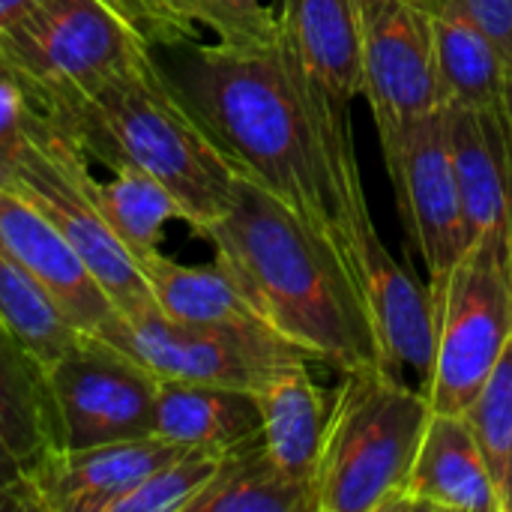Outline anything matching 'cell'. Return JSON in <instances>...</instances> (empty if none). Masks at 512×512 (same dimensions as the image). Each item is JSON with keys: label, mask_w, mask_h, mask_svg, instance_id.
Returning <instances> with one entry per match:
<instances>
[{"label": "cell", "mask_w": 512, "mask_h": 512, "mask_svg": "<svg viewBox=\"0 0 512 512\" xmlns=\"http://www.w3.org/2000/svg\"><path fill=\"white\" fill-rule=\"evenodd\" d=\"M159 69L240 174L333 231L360 180L348 111L321 93L282 33L270 45H189Z\"/></svg>", "instance_id": "obj_1"}, {"label": "cell", "mask_w": 512, "mask_h": 512, "mask_svg": "<svg viewBox=\"0 0 512 512\" xmlns=\"http://www.w3.org/2000/svg\"><path fill=\"white\" fill-rule=\"evenodd\" d=\"M204 237L261 321L315 363L342 375L384 363L333 234L303 219L267 186L237 174L231 207Z\"/></svg>", "instance_id": "obj_2"}, {"label": "cell", "mask_w": 512, "mask_h": 512, "mask_svg": "<svg viewBox=\"0 0 512 512\" xmlns=\"http://www.w3.org/2000/svg\"><path fill=\"white\" fill-rule=\"evenodd\" d=\"M48 117L87 159L156 177L201 237L231 207L240 171L189 114L153 57Z\"/></svg>", "instance_id": "obj_3"}, {"label": "cell", "mask_w": 512, "mask_h": 512, "mask_svg": "<svg viewBox=\"0 0 512 512\" xmlns=\"http://www.w3.org/2000/svg\"><path fill=\"white\" fill-rule=\"evenodd\" d=\"M432 405L402 372L369 363L342 375L315 471L318 512H387L417 459Z\"/></svg>", "instance_id": "obj_4"}, {"label": "cell", "mask_w": 512, "mask_h": 512, "mask_svg": "<svg viewBox=\"0 0 512 512\" xmlns=\"http://www.w3.org/2000/svg\"><path fill=\"white\" fill-rule=\"evenodd\" d=\"M435 306V360L423 393L438 414H462L512 339V258L495 240H474L429 279Z\"/></svg>", "instance_id": "obj_5"}, {"label": "cell", "mask_w": 512, "mask_h": 512, "mask_svg": "<svg viewBox=\"0 0 512 512\" xmlns=\"http://www.w3.org/2000/svg\"><path fill=\"white\" fill-rule=\"evenodd\" d=\"M45 114H63L108 81L147 63L150 42L102 0H39L0 42Z\"/></svg>", "instance_id": "obj_6"}, {"label": "cell", "mask_w": 512, "mask_h": 512, "mask_svg": "<svg viewBox=\"0 0 512 512\" xmlns=\"http://www.w3.org/2000/svg\"><path fill=\"white\" fill-rule=\"evenodd\" d=\"M87 177V153L48 117L3 186L24 195L51 219L120 315H135L153 306L150 285L138 261L126 252L90 201Z\"/></svg>", "instance_id": "obj_7"}, {"label": "cell", "mask_w": 512, "mask_h": 512, "mask_svg": "<svg viewBox=\"0 0 512 512\" xmlns=\"http://www.w3.org/2000/svg\"><path fill=\"white\" fill-rule=\"evenodd\" d=\"M51 447L78 450L153 435L159 378L111 342L81 333L42 366Z\"/></svg>", "instance_id": "obj_8"}, {"label": "cell", "mask_w": 512, "mask_h": 512, "mask_svg": "<svg viewBox=\"0 0 512 512\" xmlns=\"http://www.w3.org/2000/svg\"><path fill=\"white\" fill-rule=\"evenodd\" d=\"M93 336L135 357L159 381H201L261 390L285 366L309 360L273 330L198 327L168 318L156 303L135 312H114Z\"/></svg>", "instance_id": "obj_9"}, {"label": "cell", "mask_w": 512, "mask_h": 512, "mask_svg": "<svg viewBox=\"0 0 512 512\" xmlns=\"http://www.w3.org/2000/svg\"><path fill=\"white\" fill-rule=\"evenodd\" d=\"M330 234L366 303L384 363L396 372L411 366L426 378L435 360L432 291L414 279L384 246L369 216L363 180L348 186L342 213Z\"/></svg>", "instance_id": "obj_10"}, {"label": "cell", "mask_w": 512, "mask_h": 512, "mask_svg": "<svg viewBox=\"0 0 512 512\" xmlns=\"http://www.w3.org/2000/svg\"><path fill=\"white\" fill-rule=\"evenodd\" d=\"M378 135L405 231L420 252L429 279L444 276L468 252V225L444 108Z\"/></svg>", "instance_id": "obj_11"}, {"label": "cell", "mask_w": 512, "mask_h": 512, "mask_svg": "<svg viewBox=\"0 0 512 512\" xmlns=\"http://www.w3.org/2000/svg\"><path fill=\"white\" fill-rule=\"evenodd\" d=\"M363 96L378 132L441 108L429 0H357Z\"/></svg>", "instance_id": "obj_12"}, {"label": "cell", "mask_w": 512, "mask_h": 512, "mask_svg": "<svg viewBox=\"0 0 512 512\" xmlns=\"http://www.w3.org/2000/svg\"><path fill=\"white\" fill-rule=\"evenodd\" d=\"M183 453V447L156 435L78 450L48 447L21 474L18 510L108 512L120 495Z\"/></svg>", "instance_id": "obj_13"}, {"label": "cell", "mask_w": 512, "mask_h": 512, "mask_svg": "<svg viewBox=\"0 0 512 512\" xmlns=\"http://www.w3.org/2000/svg\"><path fill=\"white\" fill-rule=\"evenodd\" d=\"M468 246L495 240L512 258V126L504 108H444Z\"/></svg>", "instance_id": "obj_14"}, {"label": "cell", "mask_w": 512, "mask_h": 512, "mask_svg": "<svg viewBox=\"0 0 512 512\" xmlns=\"http://www.w3.org/2000/svg\"><path fill=\"white\" fill-rule=\"evenodd\" d=\"M0 246L30 273L81 333H96L117 309L51 219L0 183Z\"/></svg>", "instance_id": "obj_15"}, {"label": "cell", "mask_w": 512, "mask_h": 512, "mask_svg": "<svg viewBox=\"0 0 512 512\" xmlns=\"http://www.w3.org/2000/svg\"><path fill=\"white\" fill-rule=\"evenodd\" d=\"M504 512L489 462L462 414L432 411L411 474L387 512Z\"/></svg>", "instance_id": "obj_16"}, {"label": "cell", "mask_w": 512, "mask_h": 512, "mask_svg": "<svg viewBox=\"0 0 512 512\" xmlns=\"http://www.w3.org/2000/svg\"><path fill=\"white\" fill-rule=\"evenodd\" d=\"M282 36L309 78L342 111L363 96V42L357 0H282Z\"/></svg>", "instance_id": "obj_17"}, {"label": "cell", "mask_w": 512, "mask_h": 512, "mask_svg": "<svg viewBox=\"0 0 512 512\" xmlns=\"http://www.w3.org/2000/svg\"><path fill=\"white\" fill-rule=\"evenodd\" d=\"M255 399L261 408V441L273 462L291 480L315 486V471L333 417V396L315 384L309 360L285 366L255 390Z\"/></svg>", "instance_id": "obj_18"}, {"label": "cell", "mask_w": 512, "mask_h": 512, "mask_svg": "<svg viewBox=\"0 0 512 512\" xmlns=\"http://www.w3.org/2000/svg\"><path fill=\"white\" fill-rule=\"evenodd\" d=\"M153 435L183 450L228 453L261 435V408L252 390L201 381H159Z\"/></svg>", "instance_id": "obj_19"}, {"label": "cell", "mask_w": 512, "mask_h": 512, "mask_svg": "<svg viewBox=\"0 0 512 512\" xmlns=\"http://www.w3.org/2000/svg\"><path fill=\"white\" fill-rule=\"evenodd\" d=\"M429 6L441 108H504L510 66L495 39L462 9L447 3Z\"/></svg>", "instance_id": "obj_20"}, {"label": "cell", "mask_w": 512, "mask_h": 512, "mask_svg": "<svg viewBox=\"0 0 512 512\" xmlns=\"http://www.w3.org/2000/svg\"><path fill=\"white\" fill-rule=\"evenodd\" d=\"M138 267L150 285L153 303L174 321L198 327L270 330L219 261L207 267H186L156 252Z\"/></svg>", "instance_id": "obj_21"}, {"label": "cell", "mask_w": 512, "mask_h": 512, "mask_svg": "<svg viewBox=\"0 0 512 512\" xmlns=\"http://www.w3.org/2000/svg\"><path fill=\"white\" fill-rule=\"evenodd\" d=\"M51 447L45 378L36 357L0 321V474L15 486Z\"/></svg>", "instance_id": "obj_22"}, {"label": "cell", "mask_w": 512, "mask_h": 512, "mask_svg": "<svg viewBox=\"0 0 512 512\" xmlns=\"http://www.w3.org/2000/svg\"><path fill=\"white\" fill-rule=\"evenodd\" d=\"M186 512H318L315 486L291 480L261 435L222 453L216 474Z\"/></svg>", "instance_id": "obj_23"}, {"label": "cell", "mask_w": 512, "mask_h": 512, "mask_svg": "<svg viewBox=\"0 0 512 512\" xmlns=\"http://www.w3.org/2000/svg\"><path fill=\"white\" fill-rule=\"evenodd\" d=\"M87 192L99 216L138 264L159 252L165 222L183 219L177 198L156 177L129 165L114 168L111 180H93L90 174Z\"/></svg>", "instance_id": "obj_24"}, {"label": "cell", "mask_w": 512, "mask_h": 512, "mask_svg": "<svg viewBox=\"0 0 512 512\" xmlns=\"http://www.w3.org/2000/svg\"><path fill=\"white\" fill-rule=\"evenodd\" d=\"M0 321L18 336V342L36 357L39 366L57 360L75 345V330L57 303L30 279V273L0 246Z\"/></svg>", "instance_id": "obj_25"}, {"label": "cell", "mask_w": 512, "mask_h": 512, "mask_svg": "<svg viewBox=\"0 0 512 512\" xmlns=\"http://www.w3.org/2000/svg\"><path fill=\"white\" fill-rule=\"evenodd\" d=\"M468 420L489 471L498 483L504 512H512V339L507 342L498 366L477 393V399L462 411Z\"/></svg>", "instance_id": "obj_26"}, {"label": "cell", "mask_w": 512, "mask_h": 512, "mask_svg": "<svg viewBox=\"0 0 512 512\" xmlns=\"http://www.w3.org/2000/svg\"><path fill=\"white\" fill-rule=\"evenodd\" d=\"M222 453L186 450L120 495L108 512H186L219 468Z\"/></svg>", "instance_id": "obj_27"}, {"label": "cell", "mask_w": 512, "mask_h": 512, "mask_svg": "<svg viewBox=\"0 0 512 512\" xmlns=\"http://www.w3.org/2000/svg\"><path fill=\"white\" fill-rule=\"evenodd\" d=\"M195 24H207L225 45H270L282 24L261 0H183Z\"/></svg>", "instance_id": "obj_28"}, {"label": "cell", "mask_w": 512, "mask_h": 512, "mask_svg": "<svg viewBox=\"0 0 512 512\" xmlns=\"http://www.w3.org/2000/svg\"><path fill=\"white\" fill-rule=\"evenodd\" d=\"M45 120L48 114L24 75H0V183H6L18 159L30 150Z\"/></svg>", "instance_id": "obj_29"}, {"label": "cell", "mask_w": 512, "mask_h": 512, "mask_svg": "<svg viewBox=\"0 0 512 512\" xmlns=\"http://www.w3.org/2000/svg\"><path fill=\"white\" fill-rule=\"evenodd\" d=\"M123 6L150 45L174 48L195 39V21L186 15L183 0H123Z\"/></svg>", "instance_id": "obj_30"}, {"label": "cell", "mask_w": 512, "mask_h": 512, "mask_svg": "<svg viewBox=\"0 0 512 512\" xmlns=\"http://www.w3.org/2000/svg\"><path fill=\"white\" fill-rule=\"evenodd\" d=\"M429 3L456 6L468 18H474L495 39L512 72V0H429Z\"/></svg>", "instance_id": "obj_31"}, {"label": "cell", "mask_w": 512, "mask_h": 512, "mask_svg": "<svg viewBox=\"0 0 512 512\" xmlns=\"http://www.w3.org/2000/svg\"><path fill=\"white\" fill-rule=\"evenodd\" d=\"M39 0H0V42L21 30L36 12Z\"/></svg>", "instance_id": "obj_32"}, {"label": "cell", "mask_w": 512, "mask_h": 512, "mask_svg": "<svg viewBox=\"0 0 512 512\" xmlns=\"http://www.w3.org/2000/svg\"><path fill=\"white\" fill-rule=\"evenodd\" d=\"M6 510L18 512V495H15V486L0 474V512Z\"/></svg>", "instance_id": "obj_33"}, {"label": "cell", "mask_w": 512, "mask_h": 512, "mask_svg": "<svg viewBox=\"0 0 512 512\" xmlns=\"http://www.w3.org/2000/svg\"><path fill=\"white\" fill-rule=\"evenodd\" d=\"M12 72H18V66L6 57V51L0 48V75H12Z\"/></svg>", "instance_id": "obj_34"}, {"label": "cell", "mask_w": 512, "mask_h": 512, "mask_svg": "<svg viewBox=\"0 0 512 512\" xmlns=\"http://www.w3.org/2000/svg\"><path fill=\"white\" fill-rule=\"evenodd\" d=\"M102 3H105V6H111L117 15H123V18H126V6H123V0H102ZM126 21H129V18H126ZM129 24H132V21H129Z\"/></svg>", "instance_id": "obj_35"}, {"label": "cell", "mask_w": 512, "mask_h": 512, "mask_svg": "<svg viewBox=\"0 0 512 512\" xmlns=\"http://www.w3.org/2000/svg\"><path fill=\"white\" fill-rule=\"evenodd\" d=\"M507 111H510V126H512V72H510V87H507Z\"/></svg>", "instance_id": "obj_36"}]
</instances>
